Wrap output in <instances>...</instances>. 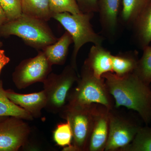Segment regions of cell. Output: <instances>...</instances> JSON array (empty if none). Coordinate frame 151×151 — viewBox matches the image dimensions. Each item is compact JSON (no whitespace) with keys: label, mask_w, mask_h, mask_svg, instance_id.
I'll use <instances>...</instances> for the list:
<instances>
[{"label":"cell","mask_w":151,"mask_h":151,"mask_svg":"<svg viewBox=\"0 0 151 151\" xmlns=\"http://www.w3.org/2000/svg\"><path fill=\"white\" fill-rule=\"evenodd\" d=\"M115 108L126 107L136 111L146 125L151 123V88L134 73L119 76L108 72L102 76Z\"/></svg>","instance_id":"1"},{"label":"cell","mask_w":151,"mask_h":151,"mask_svg":"<svg viewBox=\"0 0 151 151\" xmlns=\"http://www.w3.org/2000/svg\"><path fill=\"white\" fill-rule=\"evenodd\" d=\"M0 34L4 36H17L27 45L41 50L58 39L46 21L23 14L16 19L1 25Z\"/></svg>","instance_id":"2"},{"label":"cell","mask_w":151,"mask_h":151,"mask_svg":"<svg viewBox=\"0 0 151 151\" xmlns=\"http://www.w3.org/2000/svg\"><path fill=\"white\" fill-rule=\"evenodd\" d=\"M94 14L87 13L72 14L64 12L52 15V18L59 22L72 38L73 49L70 64L77 71V55L81 47L87 43L102 45L105 40L103 36L95 32L92 27L90 21Z\"/></svg>","instance_id":"3"},{"label":"cell","mask_w":151,"mask_h":151,"mask_svg":"<svg viewBox=\"0 0 151 151\" xmlns=\"http://www.w3.org/2000/svg\"><path fill=\"white\" fill-rule=\"evenodd\" d=\"M71 88L67 98L68 103L78 105L98 104L108 109L115 108L114 99L109 93L105 79L94 75L90 70L82 66L81 74Z\"/></svg>","instance_id":"4"},{"label":"cell","mask_w":151,"mask_h":151,"mask_svg":"<svg viewBox=\"0 0 151 151\" xmlns=\"http://www.w3.org/2000/svg\"><path fill=\"white\" fill-rule=\"evenodd\" d=\"M97 104L78 105L66 103L58 113L70 124L73 134L69 151H87Z\"/></svg>","instance_id":"5"},{"label":"cell","mask_w":151,"mask_h":151,"mask_svg":"<svg viewBox=\"0 0 151 151\" xmlns=\"http://www.w3.org/2000/svg\"><path fill=\"white\" fill-rule=\"evenodd\" d=\"M78 77L77 70L70 64L60 74L50 73L42 83L47 98L45 109L49 113L58 114L67 103L68 93Z\"/></svg>","instance_id":"6"},{"label":"cell","mask_w":151,"mask_h":151,"mask_svg":"<svg viewBox=\"0 0 151 151\" xmlns=\"http://www.w3.org/2000/svg\"><path fill=\"white\" fill-rule=\"evenodd\" d=\"M52 66L42 51L37 55L22 60L12 75L15 86L19 89H25L37 82H42L51 73Z\"/></svg>","instance_id":"7"},{"label":"cell","mask_w":151,"mask_h":151,"mask_svg":"<svg viewBox=\"0 0 151 151\" xmlns=\"http://www.w3.org/2000/svg\"><path fill=\"white\" fill-rule=\"evenodd\" d=\"M109 131L105 151H120L132 142L142 126L115 110L110 111Z\"/></svg>","instance_id":"8"},{"label":"cell","mask_w":151,"mask_h":151,"mask_svg":"<svg viewBox=\"0 0 151 151\" xmlns=\"http://www.w3.org/2000/svg\"><path fill=\"white\" fill-rule=\"evenodd\" d=\"M24 121L6 116L0 121V151H17L26 146L31 129Z\"/></svg>","instance_id":"9"},{"label":"cell","mask_w":151,"mask_h":151,"mask_svg":"<svg viewBox=\"0 0 151 151\" xmlns=\"http://www.w3.org/2000/svg\"><path fill=\"white\" fill-rule=\"evenodd\" d=\"M121 0H98L101 32L109 40H114L119 32Z\"/></svg>","instance_id":"10"},{"label":"cell","mask_w":151,"mask_h":151,"mask_svg":"<svg viewBox=\"0 0 151 151\" xmlns=\"http://www.w3.org/2000/svg\"><path fill=\"white\" fill-rule=\"evenodd\" d=\"M110 110L97 104L87 151H105L109 134Z\"/></svg>","instance_id":"11"},{"label":"cell","mask_w":151,"mask_h":151,"mask_svg":"<svg viewBox=\"0 0 151 151\" xmlns=\"http://www.w3.org/2000/svg\"><path fill=\"white\" fill-rule=\"evenodd\" d=\"M7 96L16 105L27 111L34 119L42 116V111L46 106L47 98L43 90L40 92L22 94L16 93L12 90H6Z\"/></svg>","instance_id":"12"},{"label":"cell","mask_w":151,"mask_h":151,"mask_svg":"<svg viewBox=\"0 0 151 151\" xmlns=\"http://www.w3.org/2000/svg\"><path fill=\"white\" fill-rule=\"evenodd\" d=\"M113 55L102 45H94L90 48L83 66L90 70L95 76L101 78L105 73L113 72Z\"/></svg>","instance_id":"13"},{"label":"cell","mask_w":151,"mask_h":151,"mask_svg":"<svg viewBox=\"0 0 151 151\" xmlns=\"http://www.w3.org/2000/svg\"><path fill=\"white\" fill-rule=\"evenodd\" d=\"M72 43V38L66 31L56 42L45 47L42 51L52 65H63L67 59L69 46Z\"/></svg>","instance_id":"14"},{"label":"cell","mask_w":151,"mask_h":151,"mask_svg":"<svg viewBox=\"0 0 151 151\" xmlns=\"http://www.w3.org/2000/svg\"><path fill=\"white\" fill-rule=\"evenodd\" d=\"M136 42L141 49L151 42V1L132 25Z\"/></svg>","instance_id":"15"},{"label":"cell","mask_w":151,"mask_h":151,"mask_svg":"<svg viewBox=\"0 0 151 151\" xmlns=\"http://www.w3.org/2000/svg\"><path fill=\"white\" fill-rule=\"evenodd\" d=\"M139 58L138 52L131 50L113 55L112 66L114 73L124 76L133 73L137 65Z\"/></svg>","instance_id":"16"},{"label":"cell","mask_w":151,"mask_h":151,"mask_svg":"<svg viewBox=\"0 0 151 151\" xmlns=\"http://www.w3.org/2000/svg\"><path fill=\"white\" fill-rule=\"evenodd\" d=\"M120 22L124 25L132 27L138 17L148 6L151 0H122Z\"/></svg>","instance_id":"17"},{"label":"cell","mask_w":151,"mask_h":151,"mask_svg":"<svg viewBox=\"0 0 151 151\" xmlns=\"http://www.w3.org/2000/svg\"><path fill=\"white\" fill-rule=\"evenodd\" d=\"M22 14L47 22L52 18L49 0H22Z\"/></svg>","instance_id":"18"},{"label":"cell","mask_w":151,"mask_h":151,"mask_svg":"<svg viewBox=\"0 0 151 151\" xmlns=\"http://www.w3.org/2000/svg\"><path fill=\"white\" fill-rule=\"evenodd\" d=\"M12 116L25 120L31 121L34 118L23 108L11 101L7 96L3 82L0 80V117Z\"/></svg>","instance_id":"19"},{"label":"cell","mask_w":151,"mask_h":151,"mask_svg":"<svg viewBox=\"0 0 151 151\" xmlns=\"http://www.w3.org/2000/svg\"><path fill=\"white\" fill-rule=\"evenodd\" d=\"M120 151H151V127H141L132 142Z\"/></svg>","instance_id":"20"},{"label":"cell","mask_w":151,"mask_h":151,"mask_svg":"<svg viewBox=\"0 0 151 151\" xmlns=\"http://www.w3.org/2000/svg\"><path fill=\"white\" fill-rule=\"evenodd\" d=\"M143 54L139 58L137 67L133 73L146 84H151V46L144 47Z\"/></svg>","instance_id":"21"},{"label":"cell","mask_w":151,"mask_h":151,"mask_svg":"<svg viewBox=\"0 0 151 151\" xmlns=\"http://www.w3.org/2000/svg\"><path fill=\"white\" fill-rule=\"evenodd\" d=\"M53 139L58 145L63 148L72 145L73 134L68 122L58 124L53 132Z\"/></svg>","instance_id":"22"},{"label":"cell","mask_w":151,"mask_h":151,"mask_svg":"<svg viewBox=\"0 0 151 151\" xmlns=\"http://www.w3.org/2000/svg\"><path fill=\"white\" fill-rule=\"evenodd\" d=\"M52 14L68 12L72 14L81 13L76 0H49Z\"/></svg>","instance_id":"23"},{"label":"cell","mask_w":151,"mask_h":151,"mask_svg":"<svg viewBox=\"0 0 151 151\" xmlns=\"http://www.w3.org/2000/svg\"><path fill=\"white\" fill-rule=\"evenodd\" d=\"M0 6L5 14L7 22L14 20L22 14V0H0Z\"/></svg>","instance_id":"24"},{"label":"cell","mask_w":151,"mask_h":151,"mask_svg":"<svg viewBox=\"0 0 151 151\" xmlns=\"http://www.w3.org/2000/svg\"><path fill=\"white\" fill-rule=\"evenodd\" d=\"M81 12L94 13L98 12V0H76Z\"/></svg>","instance_id":"25"},{"label":"cell","mask_w":151,"mask_h":151,"mask_svg":"<svg viewBox=\"0 0 151 151\" xmlns=\"http://www.w3.org/2000/svg\"><path fill=\"white\" fill-rule=\"evenodd\" d=\"M9 58L7 56L4 50L0 49V73L5 65L10 62Z\"/></svg>","instance_id":"26"},{"label":"cell","mask_w":151,"mask_h":151,"mask_svg":"<svg viewBox=\"0 0 151 151\" xmlns=\"http://www.w3.org/2000/svg\"><path fill=\"white\" fill-rule=\"evenodd\" d=\"M7 22L5 14L0 6V26Z\"/></svg>","instance_id":"27"},{"label":"cell","mask_w":151,"mask_h":151,"mask_svg":"<svg viewBox=\"0 0 151 151\" xmlns=\"http://www.w3.org/2000/svg\"><path fill=\"white\" fill-rule=\"evenodd\" d=\"M2 46L3 43L1 41H0V49H1V47Z\"/></svg>","instance_id":"28"},{"label":"cell","mask_w":151,"mask_h":151,"mask_svg":"<svg viewBox=\"0 0 151 151\" xmlns=\"http://www.w3.org/2000/svg\"><path fill=\"white\" fill-rule=\"evenodd\" d=\"M5 117H6V116H5V117H0V121L2 120L3 119H4V118Z\"/></svg>","instance_id":"29"}]
</instances>
